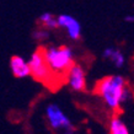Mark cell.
Listing matches in <instances>:
<instances>
[{
	"label": "cell",
	"mask_w": 134,
	"mask_h": 134,
	"mask_svg": "<svg viewBox=\"0 0 134 134\" xmlns=\"http://www.w3.org/2000/svg\"><path fill=\"white\" fill-rule=\"evenodd\" d=\"M92 92L93 95L103 98V101L113 112V117H118L123 113L121 103L128 100L130 91L128 90V84L123 76L110 75L96 81Z\"/></svg>",
	"instance_id": "6da1fadb"
},
{
	"label": "cell",
	"mask_w": 134,
	"mask_h": 134,
	"mask_svg": "<svg viewBox=\"0 0 134 134\" xmlns=\"http://www.w3.org/2000/svg\"><path fill=\"white\" fill-rule=\"evenodd\" d=\"M27 63L30 66V75L36 81L42 82L47 89L52 90V91H57L58 89H60L63 86V84L58 80V77L52 71L48 62L46 59L44 46H38L31 55L30 62Z\"/></svg>",
	"instance_id": "7a4b0ae2"
},
{
	"label": "cell",
	"mask_w": 134,
	"mask_h": 134,
	"mask_svg": "<svg viewBox=\"0 0 134 134\" xmlns=\"http://www.w3.org/2000/svg\"><path fill=\"white\" fill-rule=\"evenodd\" d=\"M46 59L58 80L64 85L68 81V74L74 65L71 49L68 46L46 47Z\"/></svg>",
	"instance_id": "3957f363"
},
{
	"label": "cell",
	"mask_w": 134,
	"mask_h": 134,
	"mask_svg": "<svg viewBox=\"0 0 134 134\" xmlns=\"http://www.w3.org/2000/svg\"><path fill=\"white\" fill-rule=\"evenodd\" d=\"M47 118L53 130H64L65 133H74L75 127L71 124L69 118H66L57 105H49L47 107Z\"/></svg>",
	"instance_id": "277c9868"
},
{
	"label": "cell",
	"mask_w": 134,
	"mask_h": 134,
	"mask_svg": "<svg viewBox=\"0 0 134 134\" xmlns=\"http://www.w3.org/2000/svg\"><path fill=\"white\" fill-rule=\"evenodd\" d=\"M68 84L70 89L77 92H86V77L85 71L82 69L81 65L74 63V65L70 68L69 74H68Z\"/></svg>",
	"instance_id": "5b68a950"
},
{
	"label": "cell",
	"mask_w": 134,
	"mask_h": 134,
	"mask_svg": "<svg viewBox=\"0 0 134 134\" xmlns=\"http://www.w3.org/2000/svg\"><path fill=\"white\" fill-rule=\"evenodd\" d=\"M57 20H58V24H59V27H64L68 31L69 37L71 40H74V41L80 40L81 27H80V24L74 17L69 16V15H59L57 17Z\"/></svg>",
	"instance_id": "8992f818"
},
{
	"label": "cell",
	"mask_w": 134,
	"mask_h": 134,
	"mask_svg": "<svg viewBox=\"0 0 134 134\" xmlns=\"http://www.w3.org/2000/svg\"><path fill=\"white\" fill-rule=\"evenodd\" d=\"M10 69L15 77L22 79V77L30 76L29 63L20 55H12L10 58Z\"/></svg>",
	"instance_id": "52a82bcc"
},
{
	"label": "cell",
	"mask_w": 134,
	"mask_h": 134,
	"mask_svg": "<svg viewBox=\"0 0 134 134\" xmlns=\"http://www.w3.org/2000/svg\"><path fill=\"white\" fill-rule=\"evenodd\" d=\"M38 26L46 30L59 29V24H58L57 17L54 16L53 14H49V12H44V14H42L41 16H40V19H38Z\"/></svg>",
	"instance_id": "ba28073f"
},
{
	"label": "cell",
	"mask_w": 134,
	"mask_h": 134,
	"mask_svg": "<svg viewBox=\"0 0 134 134\" xmlns=\"http://www.w3.org/2000/svg\"><path fill=\"white\" fill-rule=\"evenodd\" d=\"M103 58L110 59L112 63H114V65L117 68H121L124 64V57H123V54L118 49L112 48V47H108V48H106L103 51Z\"/></svg>",
	"instance_id": "9c48e42d"
},
{
	"label": "cell",
	"mask_w": 134,
	"mask_h": 134,
	"mask_svg": "<svg viewBox=\"0 0 134 134\" xmlns=\"http://www.w3.org/2000/svg\"><path fill=\"white\" fill-rule=\"evenodd\" d=\"M110 133L111 134H128L129 130L127 126L118 117H112L110 123Z\"/></svg>",
	"instance_id": "30bf717a"
},
{
	"label": "cell",
	"mask_w": 134,
	"mask_h": 134,
	"mask_svg": "<svg viewBox=\"0 0 134 134\" xmlns=\"http://www.w3.org/2000/svg\"><path fill=\"white\" fill-rule=\"evenodd\" d=\"M32 36H33V38H35L37 42H43L49 37V32H48V30L42 29L41 27L40 30H36V31L33 32Z\"/></svg>",
	"instance_id": "8fae6325"
},
{
	"label": "cell",
	"mask_w": 134,
	"mask_h": 134,
	"mask_svg": "<svg viewBox=\"0 0 134 134\" xmlns=\"http://www.w3.org/2000/svg\"><path fill=\"white\" fill-rule=\"evenodd\" d=\"M124 20H126L127 22H134V15H128Z\"/></svg>",
	"instance_id": "7c38bea8"
}]
</instances>
